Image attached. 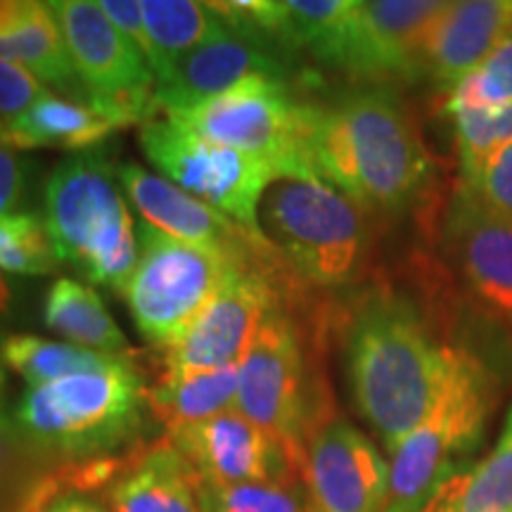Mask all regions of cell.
<instances>
[{"label":"cell","instance_id":"7402d4cb","mask_svg":"<svg viewBox=\"0 0 512 512\" xmlns=\"http://www.w3.org/2000/svg\"><path fill=\"white\" fill-rule=\"evenodd\" d=\"M202 479L169 439L147 444L117 482L107 486L112 512H202Z\"/></svg>","mask_w":512,"mask_h":512},{"label":"cell","instance_id":"836d02e7","mask_svg":"<svg viewBox=\"0 0 512 512\" xmlns=\"http://www.w3.org/2000/svg\"><path fill=\"white\" fill-rule=\"evenodd\" d=\"M15 512H107L98 501L81 491L62 489L57 477L31 484Z\"/></svg>","mask_w":512,"mask_h":512},{"label":"cell","instance_id":"30bf717a","mask_svg":"<svg viewBox=\"0 0 512 512\" xmlns=\"http://www.w3.org/2000/svg\"><path fill=\"white\" fill-rule=\"evenodd\" d=\"M306 102L278 76H249L188 112L164 114L197 136L266 159L283 178L316 176L306 152Z\"/></svg>","mask_w":512,"mask_h":512},{"label":"cell","instance_id":"d6986e66","mask_svg":"<svg viewBox=\"0 0 512 512\" xmlns=\"http://www.w3.org/2000/svg\"><path fill=\"white\" fill-rule=\"evenodd\" d=\"M512 29V0L448 3L425 38L420 74L451 93Z\"/></svg>","mask_w":512,"mask_h":512},{"label":"cell","instance_id":"f1b7e54d","mask_svg":"<svg viewBox=\"0 0 512 512\" xmlns=\"http://www.w3.org/2000/svg\"><path fill=\"white\" fill-rule=\"evenodd\" d=\"M202 512H311L302 482L197 486Z\"/></svg>","mask_w":512,"mask_h":512},{"label":"cell","instance_id":"e0dca14e","mask_svg":"<svg viewBox=\"0 0 512 512\" xmlns=\"http://www.w3.org/2000/svg\"><path fill=\"white\" fill-rule=\"evenodd\" d=\"M446 247L472 297L512 325V221L460 185L446 216Z\"/></svg>","mask_w":512,"mask_h":512},{"label":"cell","instance_id":"d4e9b609","mask_svg":"<svg viewBox=\"0 0 512 512\" xmlns=\"http://www.w3.org/2000/svg\"><path fill=\"white\" fill-rule=\"evenodd\" d=\"M152 43V72L157 83L174 64L204 43L226 34L228 27L211 3L197 0H140Z\"/></svg>","mask_w":512,"mask_h":512},{"label":"cell","instance_id":"1f68e13d","mask_svg":"<svg viewBox=\"0 0 512 512\" xmlns=\"http://www.w3.org/2000/svg\"><path fill=\"white\" fill-rule=\"evenodd\" d=\"M479 202L512 221V140L496 150L472 181L463 183Z\"/></svg>","mask_w":512,"mask_h":512},{"label":"cell","instance_id":"4316f807","mask_svg":"<svg viewBox=\"0 0 512 512\" xmlns=\"http://www.w3.org/2000/svg\"><path fill=\"white\" fill-rule=\"evenodd\" d=\"M0 361L22 375L29 387H43L74 375L107 370L128 358L102 356L69 342H53L36 335H12L0 344Z\"/></svg>","mask_w":512,"mask_h":512},{"label":"cell","instance_id":"4dcf8cb0","mask_svg":"<svg viewBox=\"0 0 512 512\" xmlns=\"http://www.w3.org/2000/svg\"><path fill=\"white\" fill-rule=\"evenodd\" d=\"M512 102V29L472 74L448 93L446 112L484 110Z\"/></svg>","mask_w":512,"mask_h":512},{"label":"cell","instance_id":"484cf974","mask_svg":"<svg viewBox=\"0 0 512 512\" xmlns=\"http://www.w3.org/2000/svg\"><path fill=\"white\" fill-rule=\"evenodd\" d=\"M422 512H512V408L489 456L441 484Z\"/></svg>","mask_w":512,"mask_h":512},{"label":"cell","instance_id":"2e32d148","mask_svg":"<svg viewBox=\"0 0 512 512\" xmlns=\"http://www.w3.org/2000/svg\"><path fill=\"white\" fill-rule=\"evenodd\" d=\"M302 479L311 512H384L389 465L347 420H328L306 446Z\"/></svg>","mask_w":512,"mask_h":512},{"label":"cell","instance_id":"7a4b0ae2","mask_svg":"<svg viewBox=\"0 0 512 512\" xmlns=\"http://www.w3.org/2000/svg\"><path fill=\"white\" fill-rule=\"evenodd\" d=\"M344 361L358 413L394 451L437 403L451 363L403 294L373 290L351 306Z\"/></svg>","mask_w":512,"mask_h":512},{"label":"cell","instance_id":"5bb4252c","mask_svg":"<svg viewBox=\"0 0 512 512\" xmlns=\"http://www.w3.org/2000/svg\"><path fill=\"white\" fill-rule=\"evenodd\" d=\"M202 484L304 482L302 463L240 411H226L169 434Z\"/></svg>","mask_w":512,"mask_h":512},{"label":"cell","instance_id":"ba28073f","mask_svg":"<svg viewBox=\"0 0 512 512\" xmlns=\"http://www.w3.org/2000/svg\"><path fill=\"white\" fill-rule=\"evenodd\" d=\"M235 411L278 439L302 470L311 437L332 420L318 411L302 335L280 304L268 313L242 358Z\"/></svg>","mask_w":512,"mask_h":512},{"label":"cell","instance_id":"6da1fadb","mask_svg":"<svg viewBox=\"0 0 512 512\" xmlns=\"http://www.w3.org/2000/svg\"><path fill=\"white\" fill-rule=\"evenodd\" d=\"M306 152L318 178L373 214H399L422 195L432 159L406 105L384 86L306 107Z\"/></svg>","mask_w":512,"mask_h":512},{"label":"cell","instance_id":"d590c367","mask_svg":"<svg viewBox=\"0 0 512 512\" xmlns=\"http://www.w3.org/2000/svg\"><path fill=\"white\" fill-rule=\"evenodd\" d=\"M98 5L102 12L112 19L114 27L140 50V55H143L147 64L152 67V43L150 36H147L140 0H98Z\"/></svg>","mask_w":512,"mask_h":512},{"label":"cell","instance_id":"9c48e42d","mask_svg":"<svg viewBox=\"0 0 512 512\" xmlns=\"http://www.w3.org/2000/svg\"><path fill=\"white\" fill-rule=\"evenodd\" d=\"M140 150L166 181L219 209L261 238L259 207L271 183L283 178L266 159L211 143L178 121L162 117L140 126ZM264 240V238H261Z\"/></svg>","mask_w":512,"mask_h":512},{"label":"cell","instance_id":"e575fe53","mask_svg":"<svg viewBox=\"0 0 512 512\" xmlns=\"http://www.w3.org/2000/svg\"><path fill=\"white\" fill-rule=\"evenodd\" d=\"M29 164L22 152L0 143V216L15 214L27 195Z\"/></svg>","mask_w":512,"mask_h":512},{"label":"cell","instance_id":"3957f363","mask_svg":"<svg viewBox=\"0 0 512 512\" xmlns=\"http://www.w3.org/2000/svg\"><path fill=\"white\" fill-rule=\"evenodd\" d=\"M145 392L138 370L121 361L98 373L27 387L12 418L24 444L79 465L147 444L152 413Z\"/></svg>","mask_w":512,"mask_h":512},{"label":"cell","instance_id":"cb8c5ba5","mask_svg":"<svg viewBox=\"0 0 512 512\" xmlns=\"http://www.w3.org/2000/svg\"><path fill=\"white\" fill-rule=\"evenodd\" d=\"M43 320L74 347L114 358L131 356L128 339L107 311L100 294L79 280H55L43 302Z\"/></svg>","mask_w":512,"mask_h":512},{"label":"cell","instance_id":"8d00e7d4","mask_svg":"<svg viewBox=\"0 0 512 512\" xmlns=\"http://www.w3.org/2000/svg\"><path fill=\"white\" fill-rule=\"evenodd\" d=\"M19 439L15 418L5 408V373L0 370V491L10 482L12 465H15V444Z\"/></svg>","mask_w":512,"mask_h":512},{"label":"cell","instance_id":"8fae6325","mask_svg":"<svg viewBox=\"0 0 512 512\" xmlns=\"http://www.w3.org/2000/svg\"><path fill=\"white\" fill-rule=\"evenodd\" d=\"M50 10L88 98L117 110L128 126L155 119V72L100 5L93 0H55Z\"/></svg>","mask_w":512,"mask_h":512},{"label":"cell","instance_id":"277c9868","mask_svg":"<svg viewBox=\"0 0 512 512\" xmlns=\"http://www.w3.org/2000/svg\"><path fill=\"white\" fill-rule=\"evenodd\" d=\"M43 221L60 264L124 294L138 261V226L105 152L64 157L43 185Z\"/></svg>","mask_w":512,"mask_h":512},{"label":"cell","instance_id":"8992f818","mask_svg":"<svg viewBox=\"0 0 512 512\" xmlns=\"http://www.w3.org/2000/svg\"><path fill=\"white\" fill-rule=\"evenodd\" d=\"M491 377L463 349H451L448 375L427 418L392 451L384 512H422L437 489L470 467L491 413Z\"/></svg>","mask_w":512,"mask_h":512},{"label":"cell","instance_id":"4fadbf2b","mask_svg":"<svg viewBox=\"0 0 512 512\" xmlns=\"http://www.w3.org/2000/svg\"><path fill=\"white\" fill-rule=\"evenodd\" d=\"M446 5L439 0H356L332 67L373 83L420 76L422 46Z\"/></svg>","mask_w":512,"mask_h":512},{"label":"cell","instance_id":"52a82bcc","mask_svg":"<svg viewBox=\"0 0 512 512\" xmlns=\"http://www.w3.org/2000/svg\"><path fill=\"white\" fill-rule=\"evenodd\" d=\"M240 266L252 264H238L226 254L176 240L140 221L138 261L124 290L140 335L157 349L169 347Z\"/></svg>","mask_w":512,"mask_h":512},{"label":"cell","instance_id":"5b68a950","mask_svg":"<svg viewBox=\"0 0 512 512\" xmlns=\"http://www.w3.org/2000/svg\"><path fill=\"white\" fill-rule=\"evenodd\" d=\"M259 233L287 271L323 290L354 285L368 264L363 209L318 176L271 183L259 207Z\"/></svg>","mask_w":512,"mask_h":512},{"label":"cell","instance_id":"ffe728a7","mask_svg":"<svg viewBox=\"0 0 512 512\" xmlns=\"http://www.w3.org/2000/svg\"><path fill=\"white\" fill-rule=\"evenodd\" d=\"M124 128V121L91 98H67L46 91L27 112L0 126V143L15 150L88 152Z\"/></svg>","mask_w":512,"mask_h":512},{"label":"cell","instance_id":"74e56055","mask_svg":"<svg viewBox=\"0 0 512 512\" xmlns=\"http://www.w3.org/2000/svg\"><path fill=\"white\" fill-rule=\"evenodd\" d=\"M17 302V287L10 283L8 275L0 271V320L10 318Z\"/></svg>","mask_w":512,"mask_h":512},{"label":"cell","instance_id":"44dd1931","mask_svg":"<svg viewBox=\"0 0 512 512\" xmlns=\"http://www.w3.org/2000/svg\"><path fill=\"white\" fill-rule=\"evenodd\" d=\"M0 57L72 98H88L69 60L60 24L41 0H0Z\"/></svg>","mask_w":512,"mask_h":512},{"label":"cell","instance_id":"7c38bea8","mask_svg":"<svg viewBox=\"0 0 512 512\" xmlns=\"http://www.w3.org/2000/svg\"><path fill=\"white\" fill-rule=\"evenodd\" d=\"M278 266L285 264L273 254L259 264L240 266L230 275L214 302L162 349L164 375L240 366L266 316L280 304L275 287Z\"/></svg>","mask_w":512,"mask_h":512},{"label":"cell","instance_id":"83f0119b","mask_svg":"<svg viewBox=\"0 0 512 512\" xmlns=\"http://www.w3.org/2000/svg\"><path fill=\"white\" fill-rule=\"evenodd\" d=\"M60 266L43 216L15 211L0 216V271L12 275H48Z\"/></svg>","mask_w":512,"mask_h":512},{"label":"cell","instance_id":"9a60e30c","mask_svg":"<svg viewBox=\"0 0 512 512\" xmlns=\"http://www.w3.org/2000/svg\"><path fill=\"white\" fill-rule=\"evenodd\" d=\"M117 181L143 223L190 245L214 249L238 264H259L273 254L266 240L247 233L219 209L133 162L114 166Z\"/></svg>","mask_w":512,"mask_h":512},{"label":"cell","instance_id":"ac0fdd59","mask_svg":"<svg viewBox=\"0 0 512 512\" xmlns=\"http://www.w3.org/2000/svg\"><path fill=\"white\" fill-rule=\"evenodd\" d=\"M249 76L283 79V62L271 50L228 29L226 34L181 57L169 76L157 83V112H188L219 98Z\"/></svg>","mask_w":512,"mask_h":512},{"label":"cell","instance_id":"d6a6232c","mask_svg":"<svg viewBox=\"0 0 512 512\" xmlns=\"http://www.w3.org/2000/svg\"><path fill=\"white\" fill-rule=\"evenodd\" d=\"M43 93L46 88L34 74L0 57V124L27 112Z\"/></svg>","mask_w":512,"mask_h":512},{"label":"cell","instance_id":"603a6c76","mask_svg":"<svg viewBox=\"0 0 512 512\" xmlns=\"http://www.w3.org/2000/svg\"><path fill=\"white\" fill-rule=\"evenodd\" d=\"M240 366L188 375H162L147 387V408L166 432L174 434L195 422L233 411L238 403Z\"/></svg>","mask_w":512,"mask_h":512},{"label":"cell","instance_id":"f546056e","mask_svg":"<svg viewBox=\"0 0 512 512\" xmlns=\"http://www.w3.org/2000/svg\"><path fill=\"white\" fill-rule=\"evenodd\" d=\"M463 183L472 181L482 164L512 140V102L484 110L453 112Z\"/></svg>","mask_w":512,"mask_h":512},{"label":"cell","instance_id":"f35d334b","mask_svg":"<svg viewBox=\"0 0 512 512\" xmlns=\"http://www.w3.org/2000/svg\"><path fill=\"white\" fill-rule=\"evenodd\" d=\"M0 126H3V124H0Z\"/></svg>","mask_w":512,"mask_h":512}]
</instances>
